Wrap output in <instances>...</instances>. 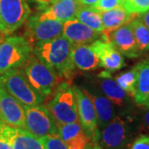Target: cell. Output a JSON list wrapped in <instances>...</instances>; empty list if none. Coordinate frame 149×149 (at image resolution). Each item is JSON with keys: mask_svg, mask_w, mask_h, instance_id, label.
<instances>
[{"mask_svg": "<svg viewBox=\"0 0 149 149\" xmlns=\"http://www.w3.org/2000/svg\"><path fill=\"white\" fill-rule=\"evenodd\" d=\"M73 45L63 36L33 46V53L44 63L52 67L60 77L69 79L74 69L72 61Z\"/></svg>", "mask_w": 149, "mask_h": 149, "instance_id": "1", "label": "cell"}, {"mask_svg": "<svg viewBox=\"0 0 149 149\" xmlns=\"http://www.w3.org/2000/svg\"><path fill=\"white\" fill-rule=\"evenodd\" d=\"M25 75L36 91L45 98L53 93L59 83L56 70L44 63L34 53L30 55L24 65Z\"/></svg>", "mask_w": 149, "mask_h": 149, "instance_id": "2", "label": "cell"}, {"mask_svg": "<svg viewBox=\"0 0 149 149\" xmlns=\"http://www.w3.org/2000/svg\"><path fill=\"white\" fill-rule=\"evenodd\" d=\"M0 80L7 91L23 106L41 104L44 97L30 84L25 74L17 68L10 69L0 75Z\"/></svg>", "mask_w": 149, "mask_h": 149, "instance_id": "3", "label": "cell"}, {"mask_svg": "<svg viewBox=\"0 0 149 149\" xmlns=\"http://www.w3.org/2000/svg\"><path fill=\"white\" fill-rule=\"evenodd\" d=\"M47 107L57 124L79 121L76 98L73 88L67 82H61L56 87L53 99Z\"/></svg>", "mask_w": 149, "mask_h": 149, "instance_id": "4", "label": "cell"}, {"mask_svg": "<svg viewBox=\"0 0 149 149\" xmlns=\"http://www.w3.org/2000/svg\"><path fill=\"white\" fill-rule=\"evenodd\" d=\"M32 47L26 38L9 37L0 42V74L7 70L24 66Z\"/></svg>", "mask_w": 149, "mask_h": 149, "instance_id": "5", "label": "cell"}, {"mask_svg": "<svg viewBox=\"0 0 149 149\" xmlns=\"http://www.w3.org/2000/svg\"><path fill=\"white\" fill-rule=\"evenodd\" d=\"M24 109L25 130L38 139L58 133L57 123L47 107L41 104L33 106H24Z\"/></svg>", "mask_w": 149, "mask_h": 149, "instance_id": "6", "label": "cell"}, {"mask_svg": "<svg viewBox=\"0 0 149 149\" xmlns=\"http://www.w3.org/2000/svg\"><path fill=\"white\" fill-rule=\"evenodd\" d=\"M129 118L114 116L103 128L100 143L105 149H125L131 137Z\"/></svg>", "mask_w": 149, "mask_h": 149, "instance_id": "7", "label": "cell"}, {"mask_svg": "<svg viewBox=\"0 0 149 149\" xmlns=\"http://www.w3.org/2000/svg\"><path fill=\"white\" fill-rule=\"evenodd\" d=\"M63 22L53 19H40L32 17L27 22L25 38L32 47L37 43L47 42L62 36Z\"/></svg>", "mask_w": 149, "mask_h": 149, "instance_id": "8", "label": "cell"}, {"mask_svg": "<svg viewBox=\"0 0 149 149\" xmlns=\"http://www.w3.org/2000/svg\"><path fill=\"white\" fill-rule=\"evenodd\" d=\"M72 88L76 98L77 111L80 124L90 139L95 143H98L100 133L93 103L91 99L85 95L83 90H80L76 86H73Z\"/></svg>", "mask_w": 149, "mask_h": 149, "instance_id": "9", "label": "cell"}, {"mask_svg": "<svg viewBox=\"0 0 149 149\" xmlns=\"http://www.w3.org/2000/svg\"><path fill=\"white\" fill-rule=\"evenodd\" d=\"M30 13L26 0H0V15L4 34H11L21 27Z\"/></svg>", "mask_w": 149, "mask_h": 149, "instance_id": "10", "label": "cell"}, {"mask_svg": "<svg viewBox=\"0 0 149 149\" xmlns=\"http://www.w3.org/2000/svg\"><path fill=\"white\" fill-rule=\"evenodd\" d=\"M0 121L13 128H25L24 106L7 91L0 80Z\"/></svg>", "mask_w": 149, "mask_h": 149, "instance_id": "11", "label": "cell"}, {"mask_svg": "<svg viewBox=\"0 0 149 149\" xmlns=\"http://www.w3.org/2000/svg\"><path fill=\"white\" fill-rule=\"evenodd\" d=\"M102 34L104 41L111 43L125 56L135 58L142 54L135 41L130 22L113 31H103Z\"/></svg>", "mask_w": 149, "mask_h": 149, "instance_id": "12", "label": "cell"}, {"mask_svg": "<svg viewBox=\"0 0 149 149\" xmlns=\"http://www.w3.org/2000/svg\"><path fill=\"white\" fill-rule=\"evenodd\" d=\"M62 36L73 46H80L95 42L100 37H103V34L74 18L63 22Z\"/></svg>", "mask_w": 149, "mask_h": 149, "instance_id": "13", "label": "cell"}, {"mask_svg": "<svg viewBox=\"0 0 149 149\" xmlns=\"http://www.w3.org/2000/svg\"><path fill=\"white\" fill-rule=\"evenodd\" d=\"M95 53L100 59V66L109 72L116 71L125 66L124 59L122 54L111 43L106 41L97 40L91 43Z\"/></svg>", "mask_w": 149, "mask_h": 149, "instance_id": "14", "label": "cell"}, {"mask_svg": "<svg viewBox=\"0 0 149 149\" xmlns=\"http://www.w3.org/2000/svg\"><path fill=\"white\" fill-rule=\"evenodd\" d=\"M58 125V133L69 149H86L90 138L83 129L80 121Z\"/></svg>", "mask_w": 149, "mask_h": 149, "instance_id": "15", "label": "cell"}, {"mask_svg": "<svg viewBox=\"0 0 149 149\" xmlns=\"http://www.w3.org/2000/svg\"><path fill=\"white\" fill-rule=\"evenodd\" d=\"M80 6L78 0H59L37 17L40 19H53L65 22L75 18Z\"/></svg>", "mask_w": 149, "mask_h": 149, "instance_id": "16", "label": "cell"}, {"mask_svg": "<svg viewBox=\"0 0 149 149\" xmlns=\"http://www.w3.org/2000/svg\"><path fill=\"white\" fill-rule=\"evenodd\" d=\"M137 83L133 100L140 106L149 107V58L135 65Z\"/></svg>", "mask_w": 149, "mask_h": 149, "instance_id": "17", "label": "cell"}, {"mask_svg": "<svg viewBox=\"0 0 149 149\" xmlns=\"http://www.w3.org/2000/svg\"><path fill=\"white\" fill-rule=\"evenodd\" d=\"M71 56L74 66L81 70H93L100 67V59L91 44L74 46Z\"/></svg>", "mask_w": 149, "mask_h": 149, "instance_id": "18", "label": "cell"}, {"mask_svg": "<svg viewBox=\"0 0 149 149\" xmlns=\"http://www.w3.org/2000/svg\"><path fill=\"white\" fill-rule=\"evenodd\" d=\"M7 132L13 149H45L40 139L23 128L7 125Z\"/></svg>", "mask_w": 149, "mask_h": 149, "instance_id": "19", "label": "cell"}, {"mask_svg": "<svg viewBox=\"0 0 149 149\" xmlns=\"http://www.w3.org/2000/svg\"><path fill=\"white\" fill-rule=\"evenodd\" d=\"M139 14L128 13L123 6L101 13V19L104 26L103 31H113L128 24ZM102 31V32H103Z\"/></svg>", "mask_w": 149, "mask_h": 149, "instance_id": "20", "label": "cell"}, {"mask_svg": "<svg viewBox=\"0 0 149 149\" xmlns=\"http://www.w3.org/2000/svg\"><path fill=\"white\" fill-rule=\"evenodd\" d=\"M83 91L93 103L97 115L99 128H104L114 118L113 103L106 96L95 95L85 90H83Z\"/></svg>", "mask_w": 149, "mask_h": 149, "instance_id": "21", "label": "cell"}, {"mask_svg": "<svg viewBox=\"0 0 149 149\" xmlns=\"http://www.w3.org/2000/svg\"><path fill=\"white\" fill-rule=\"evenodd\" d=\"M100 88L110 101L118 106H125L129 101V95L111 77H104L100 80Z\"/></svg>", "mask_w": 149, "mask_h": 149, "instance_id": "22", "label": "cell"}, {"mask_svg": "<svg viewBox=\"0 0 149 149\" xmlns=\"http://www.w3.org/2000/svg\"><path fill=\"white\" fill-rule=\"evenodd\" d=\"M75 18L96 32H102L104 30L101 12L97 10L92 6H80L76 13Z\"/></svg>", "mask_w": 149, "mask_h": 149, "instance_id": "23", "label": "cell"}, {"mask_svg": "<svg viewBox=\"0 0 149 149\" xmlns=\"http://www.w3.org/2000/svg\"><path fill=\"white\" fill-rule=\"evenodd\" d=\"M139 16L130 22V24L137 45L140 52L143 53L149 51V28Z\"/></svg>", "mask_w": 149, "mask_h": 149, "instance_id": "24", "label": "cell"}, {"mask_svg": "<svg viewBox=\"0 0 149 149\" xmlns=\"http://www.w3.org/2000/svg\"><path fill=\"white\" fill-rule=\"evenodd\" d=\"M115 80L129 95L133 98L137 83V70L135 66L132 70L117 75Z\"/></svg>", "mask_w": 149, "mask_h": 149, "instance_id": "25", "label": "cell"}, {"mask_svg": "<svg viewBox=\"0 0 149 149\" xmlns=\"http://www.w3.org/2000/svg\"><path fill=\"white\" fill-rule=\"evenodd\" d=\"M39 139L45 149H69L65 143L61 139L59 133L44 136Z\"/></svg>", "mask_w": 149, "mask_h": 149, "instance_id": "26", "label": "cell"}, {"mask_svg": "<svg viewBox=\"0 0 149 149\" xmlns=\"http://www.w3.org/2000/svg\"><path fill=\"white\" fill-rule=\"evenodd\" d=\"M123 7L128 13L141 14L149 10V0H126Z\"/></svg>", "mask_w": 149, "mask_h": 149, "instance_id": "27", "label": "cell"}, {"mask_svg": "<svg viewBox=\"0 0 149 149\" xmlns=\"http://www.w3.org/2000/svg\"><path fill=\"white\" fill-rule=\"evenodd\" d=\"M120 6L123 5L118 0H99L92 7H94L97 10L102 13V12H105V11L116 8Z\"/></svg>", "mask_w": 149, "mask_h": 149, "instance_id": "28", "label": "cell"}, {"mask_svg": "<svg viewBox=\"0 0 149 149\" xmlns=\"http://www.w3.org/2000/svg\"><path fill=\"white\" fill-rule=\"evenodd\" d=\"M0 149H13L8 136L7 125L0 122Z\"/></svg>", "mask_w": 149, "mask_h": 149, "instance_id": "29", "label": "cell"}, {"mask_svg": "<svg viewBox=\"0 0 149 149\" xmlns=\"http://www.w3.org/2000/svg\"><path fill=\"white\" fill-rule=\"evenodd\" d=\"M130 149H149V136L142 134L134 140Z\"/></svg>", "mask_w": 149, "mask_h": 149, "instance_id": "30", "label": "cell"}, {"mask_svg": "<svg viewBox=\"0 0 149 149\" xmlns=\"http://www.w3.org/2000/svg\"><path fill=\"white\" fill-rule=\"evenodd\" d=\"M144 107V109L142 113V124L143 128L149 133V107Z\"/></svg>", "mask_w": 149, "mask_h": 149, "instance_id": "31", "label": "cell"}, {"mask_svg": "<svg viewBox=\"0 0 149 149\" xmlns=\"http://www.w3.org/2000/svg\"><path fill=\"white\" fill-rule=\"evenodd\" d=\"M35 1L41 6V8H43L46 9V8H47L48 7L52 6L59 0H35Z\"/></svg>", "mask_w": 149, "mask_h": 149, "instance_id": "32", "label": "cell"}, {"mask_svg": "<svg viewBox=\"0 0 149 149\" xmlns=\"http://www.w3.org/2000/svg\"><path fill=\"white\" fill-rule=\"evenodd\" d=\"M139 17L142 21L143 22L144 24L149 28V10L143 13L139 14Z\"/></svg>", "mask_w": 149, "mask_h": 149, "instance_id": "33", "label": "cell"}, {"mask_svg": "<svg viewBox=\"0 0 149 149\" xmlns=\"http://www.w3.org/2000/svg\"><path fill=\"white\" fill-rule=\"evenodd\" d=\"M81 4L86 6H93L99 0H78Z\"/></svg>", "mask_w": 149, "mask_h": 149, "instance_id": "34", "label": "cell"}, {"mask_svg": "<svg viewBox=\"0 0 149 149\" xmlns=\"http://www.w3.org/2000/svg\"><path fill=\"white\" fill-rule=\"evenodd\" d=\"M0 32L4 33V27L3 25V22H2V19H1V15H0Z\"/></svg>", "mask_w": 149, "mask_h": 149, "instance_id": "35", "label": "cell"}, {"mask_svg": "<svg viewBox=\"0 0 149 149\" xmlns=\"http://www.w3.org/2000/svg\"><path fill=\"white\" fill-rule=\"evenodd\" d=\"M92 149H104V148H103L102 147H100V146L99 144H97L95 143V145H94V146L92 147Z\"/></svg>", "mask_w": 149, "mask_h": 149, "instance_id": "36", "label": "cell"}, {"mask_svg": "<svg viewBox=\"0 0 149 149\" xmlns=\"http://www.w3.org/2000/svg\"><path fill=\"white\" fill-rule=\"evenodd\" d=\"M120 3H121V4H122L123 6L124 5V3H125V2H126V0H118Z\"/></svg>", "mask_w": 149, "mask_h": 149, "instance_id": "37", "label": "cell"}, {"mask_svg": "<svg viewBox=\"0 0 149 149\" xmlns=\"http://www.w3.org/2000/svg\"><path fill=\"white\" fill-rule=\"evenodd\" d=\"M0 122H1V121H0Z\"/></svg>", "mask_w": 149, "mask_h": 149, "instance_id": "38", "label": "cell"}]
</instances>
